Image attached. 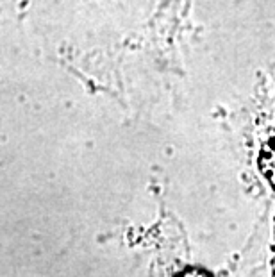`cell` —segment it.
Here are the masks:
<instances>
[{
  "mask_svg": "<svg viewBox=\"0 0 275 277\" xmlns=\"http://www.w3.org/2000/svg\"><path fill=\"white\" fill-rule=\"evenodd\" d=\"M259 168L268 182L275 188V134H272L263 145L259 154Z\"/></svg>",
  "mask_w": 275,
  "mask_h": 277,
  "instance_id": "6da1fadb",
  "label": "cell"
}]
</instances>
